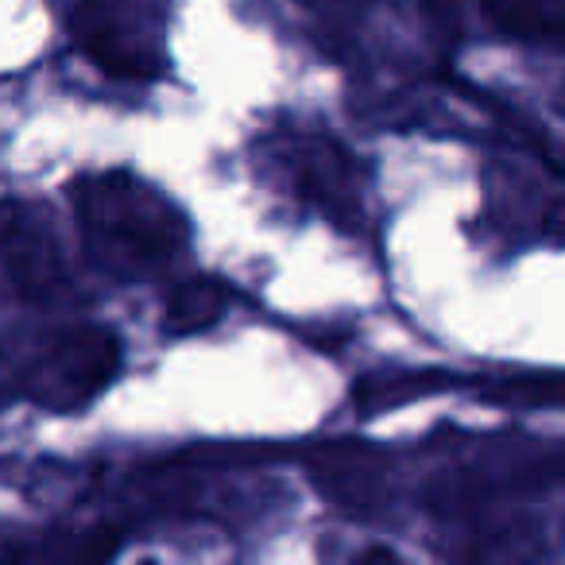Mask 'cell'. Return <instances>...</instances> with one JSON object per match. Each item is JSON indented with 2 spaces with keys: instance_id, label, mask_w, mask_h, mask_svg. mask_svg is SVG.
Here are the masks:
<instances>
[{
  "instance_id": "3957f363",
  "label": "cell",
  "mask_w": 565,
  "mask_h": 565,
  "mask_svg": "<svg viewBox=\"0 0 565 565\" xmlns=\"http://www.w3.org/2000/svg\"><path fill=\"white\" fill-rule=\"evenodd\" d=\"M71 28L82 55L113 78L148 82L163 71V58L148 35L128 24V0H78Z\"/></svg>"
},
{
  "instance_id": "5b68a950",
  "label": "cell",
  "mask_w": 565,
  "mask_h": 565,
  "mask_svg": "<svg viewBox=\"0 0 565 565\" xmlns=\"http://www.w3.org/2000/svg\"><path fill=\"white\" fill-rule=\"evenodd\" d=\"M384 465H380V457L364 454V449H330V454L318 457V488H322L326 495H333V500L341 503L345 511H356V515H364V511L372 508V503H380V495H384Z\"/></svg>"
},
{
  "instance_id": "9c48e42d",
  "label": "cell",
  "mask_w": 565,
  "mask_h": 565,
  "mask_svg": "<svg viewBox=\"0 0 565 565\" xmlns=\"http://www.w3.org/2000/svg\"><path fill=\"white\" fill-rule=\"evenodd\" d=\"M480 399L500 407H565V376L542 372V376H511L495 380L480 392Z\"/></svg>"
},
{
  "instance_id": "ba28073f",
  "label": "cell",
  "mask_w": 565,
  "mask_h": 565,
  "mask_svg": "<svg viewBox=\"0 0 565 565\" xmlns=\"http://www.w3.org/2000/svg\"><path fill=\"white\" fill-rule=\"evenodd\" d=\"M9 244H4V252H9V264L12 271H17V279L24 282V291H55L58 282H63V264H58V252L55 244L47 241V236L32 233V228H24V221H17V225L9 228Z\"/></svg>"
},
{
  "instance_id": "8992f818",
  "label": "cell",
  "mask_w": 565,
  "mask_h": 565,
  "mask_svg": "<svg viewBox=\"0 0 565 565\" xmlns=\"http://www.w3.org/2000/svg\"><path fill=\"white\" fill-rule=\"evenodd\" d=\"M477 12L508 40L565 47V0H477Z\"/></svg>"
},
{
  "instance_id": "8fae6325",
  "label": "cell",
  "mask_w": 565,
  "mask_h": 565,
  "mask_svg": "<svg viewBox=\"0 0 565 565\" xmlns=\"http://www.w3.org/2000/svg\"><path fill=\"white\" fill-rule=\"evenodd\" d=\"M361 562H395V550L372 546V550H364V554H361Z\"/></svg>"
},
{
  "instance_id": "6da1fadb",
  "label": "cell",
  "mask_w": 565,
  "mask_h": 565,
  "mask_svg": "<svg viewBox=\"0 0 565 565\" xmlns=\"http://www.w3.org/2000/svg\"><path fill=\"white\" fill-rule=\"evenodd\" d=\"M71 202L89 259L117 279L163 271L190 236L179 205L128 171L82 174Z\"/></svg>"
},
{
  "instance_id": "7a4b0ae2",
  "label": "cell",
  "mask_w": 565,
  "mask_h": 565,
  "mask_svg": "<svg viewBox=\"0 0 565 565\" xmlns=\"http://www.w3.org/2000/svg\"><path fill=\"white\" fill-rule=\"evenodd\" d=\"M120 341L102 326H71L40 345L24 372V395L43 411H78L113 384Z\"/></svg>"
},
{
  "instance_id": "30bf717a",
  "label": "cell",
  "mask_w": 565,
  "mask_h": 565,
  "mask_svg": "<svg viewBox=\"0 0 565 565\" xmlns=\"http://www.w3.org/2000/svg\"><path fill=\"white\" fill-rule=\"evenodd\" d=\"M299 4H307L310 12H353L356 9V0H299Z\"/></svg>"
},
{
  "instance_id": "277c9868",
  "label": "cell",
  "mask_w": 565,
  "mask_h": 565,
  "mask_svg": "<svg viewBox=\"0 0 565 565\" xmlns=\"http://www.w3.org/2000/svg\"><path fill=\"white\" fill-rule=\"evenodd\" d=\"M295 182H299L302 198L318 205L326 217L341 221H356L361 205H356V171L353 159L345 156L333 143H310L295 156Z\"/></svg>"
},
{
  "instance_id": "52a82bcc",
  "label": "cell",
  "mask_w": 565,
  "mask_h": 565,
  "mask_svg": "<svg viewBox=\"0 0 565 565\" xmlns=\"http://www.w3.org/2000/svg\"><path fill=\"white\" fill-rule=\"evenodd\" d=\"M228 307V287L213 275H190L167 295L163 310V330L171 338H190V333H202L225 315Z\"/></svg>"
}]
</instances>
